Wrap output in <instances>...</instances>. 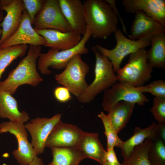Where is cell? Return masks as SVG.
<instances>
[{
  "label": "cell",
  "mask_w": 165,
  "mask_h": 165,
  "mask_svg": "<svg viewBox=\"0 0 165 165\" xmlns=\"http://www.w3.org/2000/svg\"><path fill=\"white\" fill-rule=\"evenodd\" d=\"M41 51V46L30 45L26 56L9 72L5 80L0 81V89L12 95L20 86L28 84L35 87L43 81L36 68Z\"/></svg>",
  "instance_id": "2"
},
{
  "label": "cell",
  "mask_w": 165,
  "mask_h": 165,
  "mask_svg": "<svg viewBox=\"0 0 165 165\" xmlns=\"http://www.w3.org/2000/svg\"><path fill=\"white\" fill-rule=\"evenodd\" d=\"M114 33L116 41L114 48L108 49L99 45L95 46L101 54L110 61L114 71L116 72L120 68L121 62L127 55L150 45L151 41L131 40L126 37L119 28Z\"/></svg>",
  "instance_id": "7"
},
{
  "label": "cell",
  "mask_w": 165,
  "mask_h": 165,
  "mask_svg": "<svg viewBox=\"0 0 165 165\" xmlns=\"http://www.w3.org/2000/svg\"><path fill=\"white\" fill-rule=\"evenodd\" d=\"M104 1L107 3L108 4L111 6L113 10L116 13L119 18V20H120V22L121 24L123 32L126 34L128 35V34L127 31L126 27L125 24L123 20L121 17L119 13V12L118 10L116 7V1L115 0H105Z\"/></svg>",
  "instance_id": "34"
},
{
  "label": "cell",
  "mask_w": 165,
  "mask_h": 165,
  "mask_svg": "<svg viewBox=\"0 0 165 165\" xmlns=\"http://www.w3.org/2000/svg\"><path fill=\"white\" fill-rule=\"evenodd\" d=\"M102 105L104 110L108 112L116 103L122 101L144 105L149 99L135 87L123 81H118L104 92Z\"/></svg>",
  "instance_id": "9"
},
{
  "label": "cell",
  "mask_w": 165,
  "mask_h": 165,
  "mask_svg": "<svg viewBox=\"0 0 165 165\" xmlns=\"http://www.w3.org/2000/svg\"><path fill=\"white\" fill-rule=\"evenodd\" d=\"M152 165H165V144L160 138L153 141L148 152Z\"/></svg>",
  "instance_id": "28"
},
{
  "label": "cell",
  "mask_w": 165,
  "mask_h": 165,
  "mask_svg": "<svg viewBox=\"0 0 165 165\" xmlns=\"http://www.w3.org/2000/svg\"><path fill=\"white\" fill-rule=\"evenodd\" d=\"M129 55L127 63L116 72L118 81L135 87L144 86L151 78L153 68L148 63L147 51L142 48Z\"/></svg>",
  "instance_id": "4"
},
{
  "label": "cell",
  "mask_w": 165,
  "mask_h": 165,
  "mask_svg": "<svg viewBox=\"0 0 165 165\" xmlns=\"http://www.w3.org/2000/svg\"><path fill=\"white\" fill-rule=\"evenodd\" d=\"M153 141L149 138L134 148L129 157L123 161L122 165H152L148 152Z\"/></svg>",
  "instance_id": "25"
},
{
  "label": "cell",
  "mask_w": 165,
  "mask_h": 165,
  "mask_svg": "<svg viewBox=\"0 0 165 165\" xmlns=\"http://www.w3.org/2000/svg\"><path fill=\"white\" fill-rule=\"evenodd\" d=\"M52 162L47 165H78L85 158L77 147H53L51 148Z\"/></svg>",
  "instance_id": "23"
},
{
  "label": "cell",
  "mask_w": 165,
  "mask_h": 165,
  "mask_svg": "<svg viewBox=\"0 0 165 165\" xmlns=\"http://www.w3.org/2000/svg\"><path fill=\"white\" fill-rule=\"evenodd\" d=\"M151 47L147 51L148 63L152 68H165V34L153 35L151 40Z\"/></svg>",
  "instance_id": "24"
},
{
  "label": "cell",
  "mask_w": 165,
  "mask_h": 165,
  "mask_svg": "<svg viewBox=\"0 0 165 165\" xmlns=\"http://www.w3.org/2000/svg\"><path fill=\"white\" fill-rule=\"evenodd\" d=\"M35 30L45 39V46L59 50L74 47L79 43L82 37L73 31L64 32L51 29Z\"/></svg>",
  "instance_id": "18"
},
{
  "label": "cell",
  "mask_w": 165,
  "mask_h": 165,
  "mask_svg": "<svg viewBox=\"0 0 165 165\" xmlns=\"http://www.w3.org/2000/svg\"><path fill=\"white\" fill-rule=\"evenodd\" d=\"M83 3L87 28L92 37L107 39L118 28L119 18L104 0H86Z\"/></svg>",
  "instance_id": "1"
},
{
  "label": "cell",
  "mask_w": 165,
  "mask_h": 165,
  "mask_svg": "<svg viewBox=\"0 0 165 165\" xmlns=\"http://www.w3.org/2000/svg\"><path fill=\"white\" fill-rule=\"evenodd\" d=\"M135 104L124 101L114 105L108 112L111 121L118 133L129 121L135 107Z\"/></svg>",
  "instance_id": "22"
},
{
  "label": "cell",
  "mask_w": 165,
  "mask_h": 165,
  "mask_svg": "<svg viewBox=\"0 0 165 165\" xmlns=\"http://www.w3.org/2000/svg\"><path fill=\"white\" fill-rule=\"evenodd\" d=\"M25 10L30 17L31 24H33L35 17L42 9L44 0H23Z\"/></svg>",
  "instance_id": "31"
},
{
  "label": "cell",
  "mask_w": 165,
  "mask_h": 165,
  "mask_svg": "<svg viewBox=\"0 0 165 165\" xmlns=\"http://www.w3.org/2000/svg\"></svg>",
  "instance_id": "39"
},
{
  "label": "cell",
  "mask_w": 165,
  "mask_h": 165,
  "mask_svg": "<svg viewBox=\"0 0 165 165\" xmlns=\"http://www.w3.org/2000/svg\"><path fill=\"white\" fill-rule=\"evenodd\" d=\"M91 36L90 31L87 28L81 41L74 47L61 50L50 48L46 53H41L37 64L38 68L41 73L45 75L50 74L52 72L49 69L50 67L56 70L64 69L75 55L88 53L89 50L86 46V44Z\"/></svg>",
  "instance_id": "5"
},
{
  "label": "cell",
  "mask_w": 165,
  "mask_h": 165,
  "mask_svg": "<svg viewBox=\"0 0 165 165\" xmlns=\"http://www.w3.org/2000/svg\"><path fill=\"white\" fill-rule=\"evenodd\" d=\"M33 24L36 30L73 31L62 13L58 0H44L42 7L36 15Z\"/></svg>",
  "instance_id": "8"
},
{
  "label": "cell",
  "mask_w": 165,
  "mask_h": 165,
  "mask_svg": "<svg viewBox=\"0 0 165 165\" xmlns=\"http://www.w3.org/2000/svg\"><path fill=\"white\" fill-rule=\"evenodd\" d=\"M92 50L95 57L94 79L83 92L77 98L80 103L83 104L93 101L97 95L118 81L110 61L101 54L95 46L92 47Z\"/></svg>",
  "instance_id": "3"
},
{
  "label": "cell",
  "mask_w": 165,
  "mask_h": 165,
  "mask_svg": "<svg viewBox=\"0 0 165 165\" xmlns=\"http://www.w3.org/2000/svg\"><path fill=\"white\" fill-rule=\"evenodd\" d=\"M159 138L158 126L155 122H152L145 128L136 127L133 135L127 140L123 141L119 147L123 160L128 158L134 148L142 143L145 140L149 138L153 141Z\"/></svg>",
  "instance_id": "19"
},
{
  "label": "cell",
  "mask_w": 165,
  "mask_h": 165,
  "mask_svg": "<svg viewBox=\"0 0 165 165\" xmlns=\"http://www.w3.org/2000/svg\"><path fill=\"white\" fill-rule=\"evenodd\" d=\"M28 165H44V164L42 158L37 156Z\"/></svg>",
  "instance_id": "36"
},
{
  "label": "cell",
  "mask_w": 165,
  "mask_h": 165,
  "mask_svg": "<svg viewBox=\"0 0 165 165\" xmlns=\"http://www.w3.org/2000/svg\"><path fill=\"white\" fill-rule=\"evenodd\" d=\"M4 18L3 12L2 11L0 10V35L2 34V30L0 28V24Z\"/></svg>",
  "instance_id": "37"
},
{
  "label": "cell",
  "mask_w": 165,
  "mask_h": 165,
  "mask_svg": "<svg viewBox=\"0 0 165 165\" xmlns=\"http://www.w3.org/2000/svg\"><path fill=\"white\" fill-rule=\"evenodd\" d=\"M89 70L90 67L82 60L81 55L77 54L70 60L62 72L55 75V79L77 98L89 86L85 78Z\"/></svg>",
  "instance_id": "6"
},
{
  "label": "cell",
  "mask_w": 165,
  "mask_h": 165,
  "mask_svg": "<svg viewBox=\"0 0 165 165\" xmlns=\"http://www.w3.org/2000/svg\"><path fill=\"white\" fill-rule=\"evenodd\" d=\"M98 116L101 119L104 126L105 134L107 140V149L114 148L115 147L119 148L123 141L118 137V133L108 114L101 112Z\"/></svg>",
  "instance_id": "27"
},
{
  "label": "cell",
  "mask_w": 165,
  "mask_h": 165,
  "mask_svg": "<svg viewBox=\"0 0 165 165\" xmlns=\"http://www.w3.org/2000/svg\"><path fill=\"white\" fill-rule=\"evenodd\" d=\"M122 3L127 12L142 11L165 26V0H123Z\"/></svg>",
  "instance_id": "16"
},
{
  "label": "cell",
  "mask_w": 165,
  "mask_h": 165,
  "mask_svg": "<svg viewBox=\"0 0 165 165\" xmlns=\"http://www.w3.org/2000/svg\"><path fill=\"white\" fill-rule=\"evenodd\" d=\"M160 165V164H159V165Z\"/></svg>",
  "instance_id": "38"
},
{
  "label": "cell",
  "mask_w": 165,
  "mask_h": 165,
  "mask_svg": "<svg viewBox=\"0 0 165 165\" xmlns=\"http://www.w3.org/2000/svg\"><path fill=\"white\" fill-rule=\"evenodd\" d=\"M25 10L23 0H0V10L5 11L6 14L0 24L2 29L0 45L18 29Z\"/></svg>",
  "instance_id": "13"
},
{
  "label": "cell",
  "mask_w": 165,
  "mask_h": 165,
  "mask_svg": "<svg viewBox=\"0 0 165 165\" xmlns=\"http://www.w3.org/2000/svg\"><path fill=\"white\" fill-rule=\"evenodd\" d=\"M160 138L165 142V123H158Z\"/></svg>",
  "instance_id": "35"
},
{
  "label": "cell",
  "mask_w": 165,
  "mask_h": 165,
  "mask_svg": "<svg viewBox=\"0 0 165 165\" xmlns=\"http://www.w3.org/2000/svg\"><path fill=\"white\" fill-rule=\"evenodd\" d=\"M61 116L58 113L50 118L37 117L24 124L31 136V144L37 156L44 152L46 141L55 125L61 120Z\"/></svg>",
  "instance_id": "11"
},
{
  "label": "cell",
  "mask_w": 165,
  "mask_h": 165,
  "mask_svg": "<svg viewBox=\"0 0 165 165\" xmlns=\"http://www.w3.org/2000/svg\"><path fill=\"white\" fill-rule=\"evenodd\" d=\"M84 131L76 125L60 120L55 125L45 143L46 147H77Z\"/></svg>",
  "instance_id": "12"
},
{
  "label": "cell",
  "mask_w": 165,
  "mask_h": 165,
  "mask_svg": "<svg viewBox=\"0 0 165 165\" xmlns=\"http://www.w3.org/2000/svg\"><path fill=\"white\" fill-rule=\"evenodd\" d=\"M46 43L45 38L32 27L28 13L25 10L22 13L18 28L13 35L0 45V48L28 44L33 46H44Z\"/></svg>",
  "instance_id": "14"
},
{
  "label": "cell",
  "mask_w": 165,
  "mask_h": 165,
  "mask_svg": "<svg viewBox=\"0 0 165 165\" xmlns=\"http://www.w3.org/2000/svg\"><path fill=\"white\" fill-rule=\"evenodd\" d=\"M28 49L27 45L0 48V79L7 67L17 58L24 56Z\"/></svg>",
  "instance_id": "26"
},
{
  "label": "cell",
  "mask_w": 165,
  "mask_h": 165,
  "mask_svg": "<svg viewBox=\"0 0 165 165\" xmlns=\"http://www.w3.org/2000/svg\"><path fill=\"white\" fill-rule=\"evenodd\" d=\"M62 13L73 31L84 35L87 29L84 6L80 0H58Z\"/></svg>",
  "instance_id": "17"
},
{
  "label": "cell",
  "mask_w": 165,
  "mask_h": 165,
  "mask_svg": "<svg viewBox=\"0 0 165 165\" xmlns=\"http://www.w3.org/2000/svg\"><path fill=\"white\" fill-rule=\"evenodd\" d=\"M77 147L85 158L94 160L101 165L106 151L99 140L98 134L84 131Z\"/></svg>",
  "instance_id": "21"
},
{
  "label": "cell",
  "mask_w": 165,
  "mask_h": 165,
  "mask_svg": "<svg viewBox=\"0 0 165 165\" xmlns=\"http://www.w3.org/2000/svg\"><path fill=\"white\" fill-rule=\"evenodd\" d=\"M135 88L143 93H149L155 97H165V82L162 80H155L148 84Z\"/></svg>",
  "instance_id": "29"
},
{
  "label": "cell",
  "mask_w": 165,
  "mask_h": 165,
  "mask_svg": "<svg viewBox=\"0 0 165 165\" xmlns=\"http://www.w3.org/2000/svg\"><path fill=\"white\" fill-rule=\"evenodd\" d=\"M165 27L142 11L135 13L129 38L132 40L151 41L154 35L165 33Z\"/></svg>",
  "instance_id": "15"
},
{
  "label": "cell",
  "mask_w": 165,
  "mask_h": 165,
  "mask_svg": "<svg viewBox=\"0 0 165 165\" xmlns=\"http://www.w3.org/2000/svg\"><path fill=\"white\" fill-rule=\"evenodd\" d=\"M0 118L24 123L30 119L25 111H20L16 100L9 93L0 89Z\"/></svg>",
  "instance_id": "20"
},
{
  "label": "cell",
  "mask_w": 165,
  "mask_h": 165,
  "mask_svg": "<svg viewBox=\"0 0 165 165\" xmlns=\"http://www.w3.org/2000/svg\"><path fill=\"white\" fill-rule=\"evenodd\" d=\"M7 132L14 135L17 140L18 148L12 152L14 158L20 165H28L37 156L28 140L24 124L10 121L1 123L0 134Z\"/></svg>",
  "instance_id": "10"
},
{
  "label": "cell",
  "mask_w": 165,
  "mask_h": 165,
  "mask_svg": "<svg viewBox=\"0 0 165 165\" xmlns=\"http://www.w3.org/2000/svg\"><path fill=\"white\" fill-rule=\"evenodd\" d=\"M55 99L59 102L64 103L69 101L72 98L71 93L64 86H58L55 88L53 91Z\"/></svg>",
  "instance_id": "32"
},
{
  "label": "cell",
  "mask_w": 165,
  "mask_h": 165,
  "mask_svg": "<svg viewBox=\"0 0 165 165\" xmlns=\"http://www.w3.org/2000/svg\"><path fill=\"white\" fill-rule=\"evenodd\" d=\"M150 111L158 123H165V97H155Z\"/></svg>",
  "instance_id": "30"
},
{
  "label": "cell",
  "mask_w": 165,
  "mask_h": 165,
  "mask_svg": "<svg viewBox=\"0 0 165 165\" xmlns=\"http://www.w3.org/2000/svg\"><path fill=\"white\" fill-rule=\"evenodd\" d=\"M101 165H122L119 161L114 148L107 149Z\"/></svg>",
  "instance_id": "33"
}]
</instances>
